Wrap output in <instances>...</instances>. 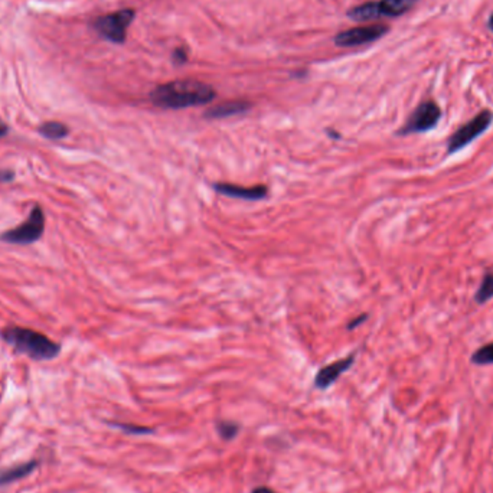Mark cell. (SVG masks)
<instances>
[{
	"instance_id": "obj_1",
	"label": "cell",
	"mask_w": 493,
	"mask_h": 493,
	"mask_svg": "<svg viewBox=\"0 0 493 493\" xmlns=\"http://www.w3.org/2000/svg\"><path fill=\"white\" fill-rule=\"evenodd\" d=\"M217 97L215 90L198 79H176L157 86L151 93V102L160 108L182 110L211 103Z\"/></svg>"
},
{
	"instance_id": "obj_2",
	"label": "cell",
	"mask_w": 493,
	"mask_h": 493,
	"mask_svg": "<svg viewBox=\"0 0 493 493\" xmlns=\"http://www.w3.org/2000/svg\"><path fill=\"white\" fill-rule=\"evenodd\" d=\"M2 338L19 354L35 360H51L61 351L58 343L28 327L9 326L2 332Z\"/></svg>"
},
{
	"instance_id": "obj_3",
	"label": "cell",
	"mask_w": 493,
	"mask_h": 493,
	"mask_svg": "<svg viewBox=\"0 0 493 493\" xmlns=\"http://www.w3.org/2000/svg\"><path fill=\"white\" fill-rule=\"evenodd\" d=\"M135 16L136 12L133 9H122L97 18L93 23V28L106 41L122 45L126 42V32L131 22L135 21Z\"/></svg>"
},
{
	"instance_id": "obj_4",
	"label": "cell",
	"mask_w": 493,
	"mask_h": 493,
	"mask_svg": "<svg viewBox=\"0 0 493 493\" xmlns=\"http://www.w3.org/2000/svg\"><path fill=\"white\" fill-rule=\"evenodd\" d=\"M493 123V111L482 110L463 126H460L447 140V155L465 149L473 140L482 136Z\"/></svg>"
},
{
	"instance_id": "obj_5",
	"label": "cell",
	"mask_w": 493,
	"mask_h": 493,
	"mask_svg": "<svg viewBox=\"0 0 493 493\" xmlns=\"http://www.w3.org/2000/svg\"><path fill=\"white\" fill-rule=\"evenodd\" d=\"M45 229V213L39 205L32 208L28 220L9 231L0 235V241L16 245H29L37 242Z\"/></svg>"
},
{
	"instance_id": "obj_6",
	"label": "cell",
	"mask_w": 493,
	"mask_h": 493,
	"mask_svg": "<svg viewBox=\"0 0 493 493\" xmlns=\"http://www.w3.org/2000/svg\"><path fill=\"white\" fill-rule=\"evenodd\" d=\"M441 119V108L437 103L429 100L423 102L409 114L405 124L397 131L398 136H408L417 133H427L433 130Z\"/></svg>"
},
{
	"instance_id": "obj_7",
	"label": "cell",
	"mask_w": 493,
	"mask_h": 493,
	"mask_svg": "<svg viewBox=\"0 0 493 493\" xmlns=\"http://www.w3.org/2000/svg\"><path fill=\"white\" fill-rule=\"evenodd\" d=\"M389 26L384 23H374L367 26H356L340 32L334 39L335 45L342 48H354L360 45H368L378 39H381L388 34Z\"/></svg>"
},
{
	"instance_id": "obj_8",
	"label": "cell",
	"mask_w": 493,
	"mask_h": 493,
	"mask_svg": "<svg viewBox=\"0 0 493 493\" xmlns=\"http://www.w3.org/2000/svg\"><path fill=\"white\" fill-rule=\"evenodd\" d=\"M354 360H355V354L323 367L315 376V387L319 389H326L334 385L339 380V376L354 365Z\"/></svg>"
},
{
	"instance_id": "obj_9",
	"label": "cell",
	"mask_w": 493,
	"mask_h": 493,
	"mask_svg": "<svg viewBox=\"0 0 493 493\" xmlns=\"http://www.w3.org/2000/svg\"><path fill=\"white\" fill-rule=\"evenodd\" d=\"M213 189L218 193L229 196V198L245 200V201H260L264 200L269 195L267 186L257 185V186H241L234 184H213Z\"/></svg>"
},
{
	"instance_id": "obj_10",
	"label": "cell",
	"mask_w": 493,
	"mask_h": 493,
	"mask_svg": "<svg viewBox=\"0 0 493 493\" xmlns=\"http://www.w3.org/2000/svg\"><path fill=\"white\" fill-rule=\"evenodd\" d=\"M251 108V104L249 102H226L222 104H218L215 107H212L205 111L206 119H225L231 116H238L245 111H249Z\"/></svg>"
},
{
	"instance_id": "obj_11",
	"label": "cell",
	"mask_w": 493,
	"mask_h": 493,
	"mask_svg": "<svg viewBox=\"0 0 493 493\" xmlns=\"http://www.w3.org/2000/svg\"><path fill=\"white\" fill-rule=\"evenodd\" d=\"M38 466H39L38 460H30V462L16 465V466L2 470L0 472V486H5L9 483H13L16 481L28 478L29 474H32L38 469Z\"/></svg>"
},
{
	"instance_id": "obj_12",
	"label": "cell",
	"mask_w": 493,
	"mask_h": 493,
	"mask_svg": "<svg viewBox=\"0 0 493 493\" xmlns=\"http://www.w3.org/2000/svg\"><path fill=\"white\" fill-rule=\"evenodd\" d=\"M418 0H381L378 2L383 18H398L417 5Z\"/></svg>"
},
{
	"instance_id": "obj_13",
	"label": "cell",
	"mask_w": 493,
	"mask_h": 493,
	"mask_svg": "<svg viewBox=\"0 0 493 493\" xmlns=\"http://www.w3.org/2000/svg\"><path fill=\"white\" fill-rule=\"evenodd\" d=\"M348 18H351L355 22H371V21L381 19L383 16L380 12V6H378V2H367L352 8L348 12Z\"/></svg>"
},
{
	"instance_id": "obj_14",
	"label": "cell",
	"mask_w": 493,
	"mask_h": 493,
	"mask_svg": "<svg viewBox=\"0 0 493 493\" xmlns=\"http://www.w3.org/2000/svg\"><path fill=\"white\" fill-rule=\"evenodd\" d=\"M38 131L42 137L48 140H61L64 137H67L70 133L68 127L59 122H46L39 126Z\"/></svg>"
},
{
	"instance_id": "obj_15",
	"label": "cell",
	"mask_w": 493,
	"mask_h": 493,
	"mask_svg": "<svg viewBox=\"0 0 493 493\" xmlns=\"http://www.w3.org/2000/svg\"><path fill=\"white\" fill-rule=\"evenodd\" d=\"M492 298H493V271H487L482 278L478 291H476L474 302L479 304H485Z\"/></svg>"
},
{
	"instance_id": "obj_16",
	"label": "cell",
	"mask_w": 493,
	"mask_h": 493,
	"mask_svg": "<svg viewBox=\"0 0 493 493\" xmlns=\"http://www.w3.org/2000/svg\"><path fill=\"white\" fill-rule=\"evenodd\" d=\"M470 360L474 365H492L493 364V342L481 347L472 355Z\"/></svg>"
},
{
	"instance_id": "obj_17",
	"label": "cell",
	"mask_w": 493,
	"mask_h": 493,
	"mask_svg": "<svg viewBox=\"0 0 493 493\" xmlns=\"http://www.w3.org/2000/svg\"><path fill=\"white\" fill-rule=\"evenodd\" d=\"M111 427H116V429L122 430L126 434H133V436H144V434H153L155 429L144 425H137V424H130V423H108Z\"/></svg>"
},
{
	"instance_id": "obj_18",
	"label": "cell",
	"mask_w": 493,
	"mask_h": 493,
	"mask_svg": "<svg viewBox=\"0 0 493 493\" xmlns=\"http://www.w3.org/2000/svg\"><path fill=\"white\" fill-rule=\"evenodd\" d=\"M217 432H218L220 437L226 441L234 440L240 433V424H237L235 421L222 420V421L217 423Z\"/></svg>"
},
{
	"instance_id": "obj_19",
	"label": "cell",
	"mask_w": 493,
	"mask_h": 493,
	"mask_svg": "<svg viewBox=\"0 0 493 493\" xmlns=\"http://www.w3.org/2000/svg\"><path fill=\"white\" fill-rule=\"evenodd\" d=\"M175 65H184L188 61V52L185 48H176L172 55Z\"/></svg>"
},
{
	"instance_id": "obj_20",
	"label": "cell",
	"mask_w": 493,
	"mask_h": 493,
	"mask_svg": "<svg viewBox=\"0 0 493 493\" xmlns=\"http://www.w3.org/2000/svg\"><path fill=\"white\" fill-rule=\"evenodd\" d=\"M13 172L12 171H0V182H10L13 180Z\"/></svg>"
},
{
	"instance_id": "obj_21",
	"label": "cell",
	"mask_w": 493,
	"mask_h": 493,
	"mask_svg": "<svg viewBox=\"0 0 493 493\" xmlns=\"http://www.w3.org/2000/svg\"><path fill=\"white\" fill-rule=\"evenodd\" d=\"M367 320V315H360L359 318H356V319H354L349 325H348V329H355L358 325H360V323H362V322H365Z\"/></svg>"
},
{
	"instance_id": "obj_22",
	"label": "cell",
	"mask_w": 493,
	"mask_h": 493,
	"mask_svg": "<svg viewBox=\"0 0 493 493\" xmlns=\"http://www.w3.org/2000/svg\"><path fill=\"white\" fill-rule=\"evenodd\" d=\"M251 493H276V492L267 486H258V487L253 489Z\"/></svg>"
},
{
	"instance_id": "obj_23",
	"label": "cell",
	"mask_w": 493,
	"mask_h": 493,
	"mask_svg": "<svg viewBox=\"0 0 493 493\" xmlns=\"http://www.w3.org/2000/svg\"><path fill=\"white\" fill-rule=\"evenodd\" d=\"M8 133H9V127L5 123L0 122V139L5 137Z\"/></svg>"
},
{
	"instance_id": "obj_24",
	"label": "cell",
	"mask_w": 493,
	"mask_h": 493,
	"mask_svg": "<svg viewBox=\"0 0 493 493\" xmlns=\"http://www.w3.org/2000/svg\"><path fill=\"white\" fill-rule=\"evenodd\" d=\"M487 28L490 29V32L493 34V13L489 16V21H487Z\"/></svg>"
}]
</instances>
